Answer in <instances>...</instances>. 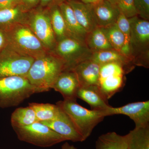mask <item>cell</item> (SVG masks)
Listing matches in <instances>:
<instances>
[{"mask_svg":"<svg viewBox=\"0 0 149 149\" xmlns=\"http://www.w3.org/2000/svg\"><path fill=\"white\" fill-rule=\"evenodd\" d=\"M105 116L123 114L127 116L134 121L135 128L149 125V101L130 103L119 107H110L103 111Z\"/></svg>","mask_w":149,"mask_h":149,"instance_id":"cell-11","label":"cell"},{"mask_svg":"<svg viewBox=\"0 0 149 149\" xmlns=\"http://www.w3.org/2000/svg\"><path fill=\"white\" fill-rule=\"evenodd\" d=\"M38 93L26 77L15 76L0 79V108L16 107Z\"/></svg>","mask_w":149,"mask_h":149,"instance_id":"cell-4","label":"cell"},{"mask_svg":"<svg viewBox=\"0 0 149 149\" xmlns=\"http://www.w3.org/2000/svg\"><path fill=\"white\" fill-rule=\"evenodd\" d=\"M116 6L120 13L127 18L138 16L134 5V0H117Z\"/></svg>","mask_w":149,"mask_h":149,"instance_id":"cell-29","label":"cell"},{"mask_svg":"<svg viewBox=\"0 0 149 149\" xmlns=\"http://www.w3.org/2000/svg\"><path fill=\"white\" fill-rule=\"evenodd\" d=\"M7 47L23 56L39 58L49 52L26 24H17L5 30Z\"/></svg>","mask_w":149,"mask_h":149,"instance_id":"cell-2","label":"cell"},{"mask_svg":"<svg viewBox=\"0 0 149 149\" xmlns=\"http://www.w3.org/2000/svg\"><path fill=\"white\" fill-rule=\"evenodd\" d=\"M100 65L89 59L80 63L72 70L77 75L80 87L98 86Z\"/></svg>","mask_w":149,"mask_h":149,"instance_id":"cell-15","label":"cell"},{"mask_svg":"<svg viewBox=\"0 0 149 149\" xmlns=\"http://www.w3.org/2000/svg\"><path fill=\"white\" fill-rule=\"evenodd\" d=\"M85 44L93 53L113 49L102 27H97L88 33Z\"/></svg>","mask_w":149,"mask_h":149,"instance_id":"cell-22","label":"cell"},{"mask_svg":"<svg viewBox=\"0 0 149 149\" xmlns=\"http://www.w3.org/2000/svg\"><path fill=\"white\" fill-rule=\"evenodd\" d=\"M67 2L72 8L78 23L87 33L97 27L93 17L91 4L84 3L78 1Z\"/></svg>","mask_w":149,"mask_h":149,"instance_id":"cell-19","label":"cell"},{"mask_svg":"<svg viewBox=\"0 0 149 149\" xmlns=\"http://www.w3.org/2000/svg\"><path fill=\"white\" fill-rule=\"evenodd\" d=\"M107 1H108L110 3H111L112 4L115 5H116V2H117V0H107Z\"/></svg>","mask_w":149,"mask_h":149,"instance_id":"cell-37","label":"cell"},{"mask_svg":"<svg viewBox=\"0 0 149 149\" xmlns=\"http://www.w3.org/2000/svg\"><path fill=\"white\" fill-rule=\"evenodd\" d=\"M118 27L124 35L125 38V47L128 56L133 59L131 56L130 47V25L128 18L120 13L116 22Z\"/></svg>","mask_w":149,"mask_h":149,"instance_id":"cell-28","label":"cell"},{"mask_svg":"<svg viewBox=\"0 0 149 149\" xmlns=\"http://www.w3.org/2000/svg\"><path fill=\"white\" fill-rule=\"evenodd\" d=\"M65 70L64 63L55 54L49 52L35 59L26 77L38 93L52 89L59 75Z\"/></svg>","mask_w":149,"mask_h":149,"instance_id":"cell-1","label":"cell"},{"mask_svg":"<svg viewBox=\"0 0 149 149\" xmlns=\"http://www.w3.org/2000/svg\"><path fill=\"white\" fill-rule=\"evenodd\" d=\"M56 104L68 116L84 141L105 117L103 111L87 109L74 100L59 101Z\"/></svg>","mask_w":149,"mask_h":149,"instance_id":"cell-3","label":"cell"},{"mask_svg":"<svg viewBox=\"0 0 149 149\" xmlns=\"http://www.w3.org/2000/svg\"><path fill=\"white\" fill-rule=\"evenodd\" d=\"M29 106L35 111L36 117L40 122L54 120L60 111V108L56 104L32 102L29 103Z\"/></svg>","mask_w":149,"mask_h":149,"instance_id":"cell-27","label":"cell"},{"mask_svg":"<svg viewBox=\"0 0 149 149\" xmlns=\"http://www.w3.org/2000/svg\"><path fill=\"white\" fill-rule=\"evenodd\" d=\"M35 59L7 47L0 53V79L11 76L26 77Z\"/></svg>","mask_w":149,"mask_h":149,"instance_id":"cell-10","label":"cell"},{"mask_svg":"<svg viewBox=\"0 0 149 149\" xmlns=\"http://www.w3.org/2000/svg\"><path fill=\"white\" fill-rule=\"evenodd\" d=\"M81 2L86 4H93L97 2L96 0H81Z\"/></svg>","mask_w":149,"mask_h":149,"instance_id":"cell-36","label":"cell"},{"mask_svg":"<svg viewBox=\"0 0 149 149\" xmlns=\"http://www.w3.org/2000/svg\"><path fill=\"white\" fill-rule=\"evenodd\" d=\"M20 5V0H0V10L12 8Z\"/></svg>","mask_w":149,"mask_h":149,"instance_id":"cell-31","label":"cell"},{"mask_svg":"<svg viewBox=\"0 0 149 149\" xmlns=\"http://www.w3.org/2000/svg\"><path fill=\"white\" fill-rule=\"evenodd\" d=\"M8 45L7 35L5 30L0 29V53Z\"/></svg>","mask_w":149,"mask_h":149,"instance_id":"cell-34","label":"cell"},{"mask_svg":"<svg viewBox=\"0 0 149 149\" xmlns=\"http://www.w3.org/2000/svg\"><path fill=\"white\" fill-rule=\"evenodd\" d=\"M96 149H128L127 135L121 136L115 132L102 134L96 141Z\"/></svg>","mask_w":149,"mask_h":149,"instance_id":"cell-21","label":"cell"},{"mask_svg":"<svg viewBox=\"0 0 149 149\" xmlns=\"http://www.w3.org/2000/svg\"><path fill=\"white\" fill-rule=\"evenodd\" d=\"M93 17L97 27H105L116 23L119 14L116 5L107 0L91 4Z\"/></svg>","mask_w":149,"mask_h":149,"instance_id":"cell-13","label":"cell"},{"mask_svg":"<svg viewBox=\"0 0 149 149\" xmlns=\"http://www.w3.org/2000/svg\"><path fill=\"white\" fill-rule=\"evenodd\" d=\"M41 122L62 136L65 141L74 142L85 141L68 116L61 108L59 113L55 119Z\"/></svg>","mask_w":149,"mask_h":149,"instance_id":"cell-12","label":"cell"},{"mask_svg":"<svg viewBox=\"0 0 149 149\" xmlns=\"http://www.w3.org/2000/svg\"><path fill=\"white\" fill-rule=\"evenodd\" d=\"M49 8L52 27L57 42L69 36L59 6H54Z\"/></svg>","mask_w":149,"mask_h":149,"instance_id":"cell-26","label":"cell"},{"mask_svg":"<svg viewBox=\"0 0 149 149\" xmlns=\"http://www.w3.org/2000/svg\"><path fill=\"white\" fill-rule=\"evenodd\" d=\"M13 129L19 141L37 147L48 148L65 141L62 136L40 121Z\"/></svg>","mask_w":149,"mask_h":149,"instance_id":"cell-7","label":"cell"},{"mask_svg":"<svg viewBox=\"0 0 149 149\" xmlns=\"http://www.w3.org/2000/svg\"><path fill=\"white\" fill-rule=\"evenodd\" d=\"M102 28L113 49L129 57L125 47V37L116 23Z\"/></svg>","mask_w":149,"mask_h":149,"instance_id":"cell-25","label":"cell"},{"mask_svg":"<svg viewBox=\"0 0 149 149\" xmlns=\"http://www.w3.org/2000/svg\"><path fill=\"white\" fill-rule=\"evenodd\" d=\"M127 136L128 149H149V125L135 128Z\"/></svg>","mask_w":149,"mask_h":149,"instance_id":"cell-24","label":"cell"},{"mask_svg":"<svg viewBox=\"0 0 149 149\" xmlns=\"http://www.w3.org/2000/svg\"><path fill=\"white\" fill-rule=\"evenodd\" d=\"M134 5L139 17L145 20L149 19V0H134Z\"/></svg>","mask_w":149,"mask_h":149,"instance_id":"cell-30","label":"cell"},{"mask_svg":"<svg viewBox=\"0 0 149 149\" xmlns=\"http://www.w3.org/2000/svg\"><path fill=\"white\" fill-rule=\"evenodd\" d=\"M90 59L100 65L111 62L120 63L125 67L128 73L135 66L132 58L114 49L93 53Z\"/></svg>","mask_w":149,"mask_h":149,"instance_id":"cell-18","label":"cell"},{"mask_svg":"<svg viewBox=\"0 0 149 149\" xmlns=\"http://www.w3.org/2000/svg\"><path fill=\"white\" fill-rule=\"evenodd\" d=\"M21 5L27 11H29L39 5L40 0H20Z\"/></svg>","mask_w":149,"mask_h":149,"instance_id":"cell-33","label":"cell"},{"mask_svg":"<svg viewBox=\"0 0 149 149\" xmlns=\"http://www.w3.org/2000/svg\"><path fill=\"white\" fill-rule=\"evenodd\" d=\"M61 149H77V148L73 145H70L66 142L62 145Z\"/></svg>","mask_w":149,"mask_h":149,"instance_id":"cell-35","label":"cell"},{"mask_svg":"<svg viewBox=\"0 0 149 149\" xmlns=\"http://www.w3.org/2000/svg\"><path fill=\"white\" fill-rule=\"evenodd\" d=\"M26 24L49 52L53 50L57 41L49 8L39 5L28 11Z\"/></svg>","mask_w":149,"mask_h":149,"instance_id":"cell-6","label":"cell"},{"mask_svg":"<svg viewBox=\"0 0 149 149\" xmlns=\"http://www.w3.org/2000/svg\"><path fill=\"white\" fill-rule=\"evenodd\" d=\"M38 121L35 111L29 106L16 109L11 116L10 123L13 128L26 127Z\"/></svg>","mask_w":149,"mask_h":149,"instance_id":"cell-23","label":"cell"},{"mask_svg":"<svg viewBox=\"0 0 149 149\" xmlns=\"http://www.w3.org/2000/svg\"><path fill=\"white\" fill-rule=\"evenodd\" d=\"M64 19L69 37L85 43L88 33L77 21L72 8L68 2L59 6Z\"/></svg>","mask_w":149,"mask_h":149,"instance_id":"cell-16","label":"cell"},{"mask_svg":"<svg viewBox=\"0 0 149 149\" xmlns=\"http://www.w3.org/2000/svg\"><path fill=\"white\" fill-rule=\"evenodd\" d=\"M80 87V83L74 71L64 70L59 75L52 89L60 93L63 100H76Z\"/></svg>","mask_w":149,"mask_h":149,"instance_id":"cell-14","label":"cell"},{"mask_svg":"<svg viewBox=\"0 0 149 149\" xmlns=\"http://www.w3.org/2000/svg\"><path fill=\"white\" fill-rule=\"evenodd\" d=\"M68 0H40L39 5L44 8H50L54 6H59Z\"/></svg>","mask_w":149,"mask_h":149,"instance_id":"cell-32","label":"cell"},{"mask_svg":"<svg viewBox=\"0 0 149 149\" xmlns=\"http://www.w3.org/2000/svg\"><path fill=\"white\" fill-rule=\"evenodd\" d=\"M77 1V0H68V1Z\"/></svg>","mask_w":149,"mask_h":149,"instance_id":"cell-39","label":"cell"},{"mask_svg":"<svg viewBox=\"0 0 149 149\" xmlns=\"http://www.w3.org/2000/svg\"><path fill=\"white\" fill-rule=\"evenodd\" d=\"M77 97L87 103L93 110L103 111L111 107L98 86L80 87Z\"/></svg>","mask_w":149,"mask_h":149,"instance_id":"cell-17","label":"cell"},{"mask_svg":"<svg viewBox=\"0 0 149 149\" xmlns=\"http://www.w3.org/2000/svg\"><path fill=\"white\" fill-rule=\"evenodd\" d=\"M28 11L21 5L0 10V29L5 30L17 24H27Z\"/></svg>","mask_w":149,"mask_h":149,"instance_id":"cell-20","label":"cell"},{"mask_svg":"<svg viewBox=\"0 0 149 149\" xmlns=\"http://www.w3.org/2000/svg\"><path fill=\"white\" fill-rule=\"evenodd\" d=\"M51 52L61 59L65 70H72L78 64L90 59L93 52L85 43L68 37L57 42Z\"/></svg>","mask_w":149,"mask_h":149,"instance_id":"cell-8","label":"cell"},{"mask_svg":"<svg viewBox=\"0 0 149 149\" xmlns=\"http://www.w3.org/2000/svg\"><path fill=\"white\" fill-rule=\"evenodd\" d=\"M102 0H96V1H97V2H98L100 1H101ZM96 2V3H97Z\"/></svg>","mask_w":149,"mask_h":149,"instance_id":"cell-38","label":"cell"},{"mask_svg":"<svg viewBox=\"0 0 149 149\" xmlns=\"http://www.w3.org/2000/svg\"><path fill=\"white\" fill-rule=\"evenodd\" d=\"M127 72L125 67L117 63L100 65L98 87L107 100L122 90Z\"/></svg>","mask_w":149,"mask_h":149,"instance_id":"cell-9","label":"cell"},{"mask_svg":"<svg viewBox=\"0 0 149 149\" xmlns=\"http://www.w3.org/2000/svg\"><path fill=\"white\" fill-rule=\"evenodd\" d=\"M130 47L134 65L149 67V22L138 16L128 18Z\"/></svg>","mask_w":149,"mask_h":149,"instance_id":"cell-5","label":"cell"}]
</instances>
